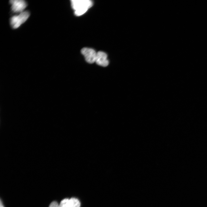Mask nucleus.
<instances>
[{
	"label": "nucleus",
	"mask_w": 207,
	"mask_h": 207,
	"mask_svg": "<svg viewBox=\"0 0 207 207\" xmlns=\"http://www.w3.org/2000/svg\"><path fill=\"white\" fill-rule=\"evenodd\" d=\"M71 2L74 14L78 16L84 14L93 5L92 1L90 0H72Z\"/></svg>",
	"instance_id": "f257e3e1"
},
{
	"label": "nucleus",
	"mask_w": 207,
	"mask_h": 207,
	"mask_svg": "<svg viewBox=\"0 0 207 207\" xmlns=\"http://www.w3.org/2000/svg\"><path fill=\"white\" fill-rule=\"evenodd\" d=\"M30 15V12L28 11H25L18 15L12 16L9 20L11 26L13 29L18 28L26 21Z\"/></svg>",
	"instance_id": "f03ea898"
},
{
	"label": "nucleus",
	"mask_w": 207,
	"mask_h": 207,
	"mask_svg": "<svg viewBox=\"0 0 207 207\" xmlns=\"http://www.w3.org/2000/svg\"><path fill=\"white\" fill-rule=\"evenodd\" d=\"M9 2L12 11L15 13L22 12L27 6V2L24 0H11Z\"/></svg>",
	"instance_id": "7ed1b4c3"
},
{
	"label": "nucleus",
	"mask_w": 207,
	"mask_h": 207,
	"mask_svg": "<svg viewBox=\"0 0 207 207\" xmlns=\"http://www.w3.org/2000/svg\"><path fill=\"white\" fill-rule=\"evenodd\" d=\"M81 52L87 62L90 64L95 62L97 53L94 50L90 48L84 47L81 49Z\"/></svg>",
	"instance_id": "20e7f679"
},
{
	"label": "nucleus",
	"mask_w": 207,
	"mask_h": 207,
	"mask_svg": "<svg viewBox=\"0 0 207 207\" xmlns=\"http://www.w3.org/2000/svg\"><path fill=\"white\" fill-rule=\"evenodd\" d=\"M98 65L106 67L109 64V62L107 59V55L105 52L99 51L97 53L95 62Z\"/></svg>",
	"instance_id": "39448f33"
},
{
	"label": "nucleus",
	"mask_w": 207,
	"mask_h": 207,
	"mask_svg": "<svg viewBox=\"0 0 207 207\" xmlns=\"http://www.w3.org/2000/svg\"><path fill=\"white\" fill-rule=\"evenodd\" d=\"M70 207H80L79 201L77 198H71L69 199Z\"/></svg>",
	"instance_id": "423d86ee"
},
{
	"label": "nucleus",
	"mask_w": 207,
	"mask_h": 207,
	"mask_svg": "<svg viewBox=\"0 0 207 207\" xmlns=\"http://www.w3.org/2000/svg\"><path fill=\"white\" fill-rule=\"evenodd\" d=\"M60 207H70L69 199H64L61 201L60 204Z\"/></svg>",
	"instance_id": "0eeeda50"
},
{
	"label": "nucleus",
	"mask_w": 207,
	"mask_h": 207,
	"mask_svg": "<svg viewBox=\"0 0 207 207\" xmlns=\"http://www.w3.org/2000/svg\"><path fill=\"white\" fill-rule=\"evenodd\" d=\"M49 207H60L59 204L56 202L53 201L50 203Z\"/></svg>",
	"instance_id": "6e6552de"
},
{
	"label": "nucleus",
	"mask_w": 207,
	"mask_h": 207,
	"mask_svg": "<svg viewBox=\"0 0 207 207\" xmlns=\"http://www.w3.org/2000/svg\"><path fill=\"white\" fill-rule=\"evenodd\" d=\"M0 207H4L3 203L1 202V200H0Z\"/></svg>",
	"instance_id": "1a4fd4ad"
}]
</instances>
